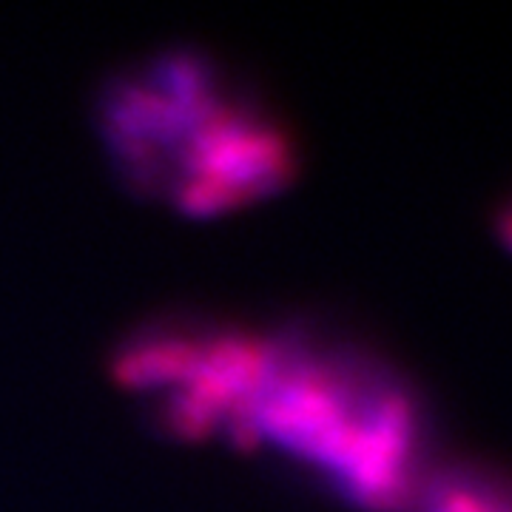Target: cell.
I'll return each instance as SVG.
<instances>
[{
	"instance_id": "1",
	"label": "cell",
	"mask_w": 512,
	"mask_h": 512,
	"mask_svg": "<svg viewBox=\"0 0 512 512\" xmlns=\"http://www.w3.org/2000/svg\"><path fill=\"white\" fill-rule=\"evenodd\" d=\"M97 128L123 183L185 214L268 200L296 174L288 128L194 49H168L114 74Z\"/></svg>"
},
{
	"instance_id": "2",
	"label": "cell",
	"mask_w": 512,
	"mask_h": 512,
	"mask_svg": "<svg viewBox=\"0 0 512 512\" xmlns=\"http://www.w3.org/2000/svg\"><path fill=\"white\" fill-rule=\"evenodd\" d=\"M239 444H268L367 512L410 510L427 478V421L402 376L365 350L271 333Z\"/></svg>"
},
{
	"instance_id": "3",
	"label": "cell",
	"mask_w": 512,
	"mask_h": 512,
	"mask_svg": "<svg viewBox=\"0 0 512 512\" xmlns=\"http://www.w3.org/2000/svg\"><path fill=\"white\" fill-rule=\"evenodd\" d=\"M265 336L254 330L165 322L140 330L114 365L160 427L185 439H242Z\"/></svg>"
},
{
	"instance_id": "4",
	"label": "cell",
	"mask_w": 512,
	"mask_h": 512,
	"mask_svg": "<svg viewBox=\"0 0 512 512\" xmlns=\"http://www.w3.org/2000/svg\"><path fill=\"white\" fill-rule=\"evenodd\" d=\"M413 512H512V481L481 470H450L430 476Z\"/></svg>"
},
{
	"instance_id": "5",
	"label": "cell",
	"mask_w": 512,
	"mask_h": 512,
	"mask_svg": "<svg viewBox=\"0 0 512 512\" xmlns=\"http://www.w3.org/2000/svg\"><path fill=\"white\" fill-rule=\"evenodd\" d=\"M498 234H501V245L512 251V200L507 205H501V214H498Z\"/></svg>"
}]
</instances>
